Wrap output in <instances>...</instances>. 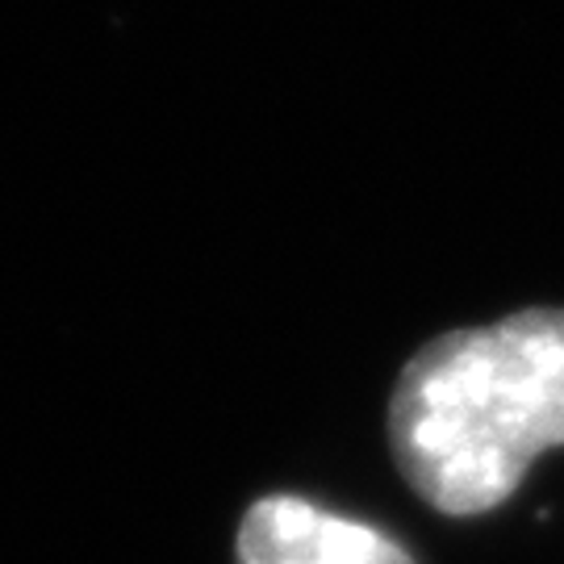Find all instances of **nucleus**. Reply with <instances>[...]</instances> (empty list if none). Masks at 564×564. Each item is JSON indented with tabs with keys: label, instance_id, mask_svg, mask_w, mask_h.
<instances>
[{
	"label": "nucleus",
	"instance_id": "obj_1",
	"mask_svg": "<svg viewBox=\"0 0 564 564\" xmlns=\"http://www.w3.org/2000/svg\"><path fill=\"white\" fill-rule=\"evenodd\" d=\"M389 444L426 506H502L540 452L564 444V310H519L419 347L389 402Z\"/></svg>",
	"mask_w": 564,
	"mask_h": 564
},
{
	"label": "nucleus",
	"instance_id": "obj_2",
	"mask_svg": "<svg viewBox=\"0 0 564 564\" xmlns=\"http://www.w3.org/2000/svg\"><path fill=\"white\" fill-rule=\"evenodd\" d=\"M239 564H414L384 531L293 494L260 498L239 523Z\"/></svg>",
	"mask_w": 564,
	"mask_h": 564
}]
</instances>
